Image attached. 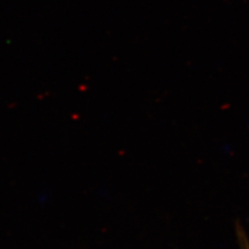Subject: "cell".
I'll return each mask as SVG.
<instances>
[{"label": "cell", "mask_w": 249, "mask_h": 249, "mask_svg": "<svg viewBox=\"0 0 249 249\" xmlns=\"http://www.w3.org/2000/svg\"><path fill=\"white\" fill-rule=\"evenodd\" d=\"M245 244H246V249H249V244H248V242H246Z\"/></svg>", "instance_id": "6da1fadb"}]
</instances>
